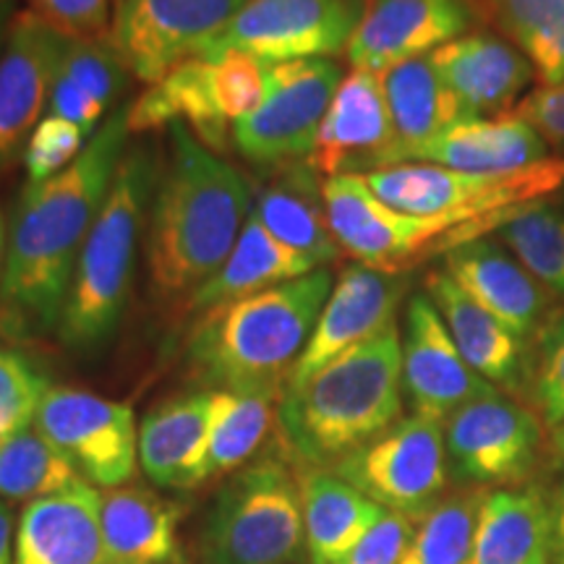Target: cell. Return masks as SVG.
I'll return each instance as SVG.
<instances>
[{
    "label": "cell",
    "mask_w": 564,
    "mask_h": 564,
    "mask_svg": "<svg viewBox=\"0 0 564 564\" xmlns=\"http://www.w3.org/2000/svg\"><path fill=\"white\" fill-rule=\"evenodd\" d=\"M66 47L68 37L34 11L13 17L0 55V173L32 137Z\"/></svg>",
    "instance_id": "obj_20"
},
{
    "label": "cell",
    "mask_w": 564,
    "mask_h": 564,
    "mask_svg": "<svg viewBox=\"0 0 564 564\" xmlns=\"http://www.w3.org/2000/svg\"><path fill=\"white\" fill-rule=\"evenodd\" d=\"M212 392L175 394L154 405L139 426V465L154 486L188 491L209 474Z\"/></svg>",
    "instance_id": "obj_23"
},
{
    "label": "cell",
    "mask_w": 564,
    "mask_h": 564,
    "mask_svg": "<svg viewBox=\"0 0 564 564\" xmlns=\"http://www.w3.org/2000/svg\"><path fill=\"white\" fill-rule=\"evenodd\" d=\"M47 382L19 352L0 348V426L9 432L32 423Z\"/></svg>",
    "instance_id": "obj_40"
},
{
    "label": "cell",
    "mask_w": 564,
    "mask_h": 564,
    "mask_svg": "<svg viewBox=\"0 0 564 564\" xmlns=\"http://www.w3.org/2000/svg\"><path fill=\"white\" fill-rule=\"evenodd\" d=\"M392 150L394 126L382 74L352 68L335 91L306 162L324 178L364 175L390 167Z\"/></svg>",
    "instance_id": "obj_18"
},
{
    "label": "cell",
    "mask_w": 564,
    "mask_h": 564,
    "mask_svg": "<svg viewBox=\"0 0 564 564\" xmlns=\"http://www.w3.org/2000/svg\"><path fill=\"white\" fill-rule=\"evenodd\" d=\"M366 11V0H249L196 58L228 51L262 63L329 58L348 51Z\"/></svg>",
    "instance_id": "obj_10"
},
{
    "label": "cell",
    "mask_w": 564,
    "mask_h": 564,
    "mask_svg": "<svg viewBox=\"0 0 564 564\" xmlns=\"http://www.w3.org/2000/svg\"><path fill=\"white\" fill-rule=\"evenodd\" d=\"M327 470L384 510L421 520L447 486L444 426L408 415Z\"/></svg>",
    "instance_id": "obj_12"
},
{
    "label": "cell",
    "mask_w": 564,
    "mask_h": 564,
    "mask_svg": "<svg viewBox=\"0 0 564 564\" xmlns=\"http://www.w3.org/2000/svg\"><path fill=\"white\" fill-rule=\"evenodd\" d=\"M478 17V0H373L345 53L352 68L384 74L470 34Z\"/></svg>",
    "instance_id": "obj_16"
},
{
    "label": "cell",
    "mask_w": 564,
    "mask_h": 564,
    "mask_svg": "<svg viewBox=\"0 0 564 564\" xmlns=\"http://www.w3.org/2000/svg\"><path fill=\"white\" fill-rule=\"evenodd\" d=\"M403 413V340L384 329L306 382L285 384L278 432L288 455L306 468H333L394 426Z\"/></svg>",
    "instance_id": "obj_3"
},
{
    "label": "cell",
    "mask_w": 564,
    "mask_h": 564,
    "mask_svg": "<svg viewBox=\"0 0 564 564\" xmlns=\"http://www.w3.org/2000/svg\"><path fill=\"white\" fill-rule=\"evenodd\" d=\"M549 160L546 141L514 112L468 118L436 133L408 162H426L463 173H514Z\"/></svg>",
    "instance_id": "obj_25"
},
{
    "label": "cell",
    "mask_w": 564,
    "mask_h": 564,
    "mask_svg": "<svg viewBox=\"0 0 564 564\" xmlns=\"http://www.w3.org/2000/svg\"><path fill=\"white\" fill-rule=\"evenodd\" d=\"M251 199V183L232 162L204 147L186 123H173L147 236L152 291L173 301L215 278L249 223Z\"/></svg>",
    "instance_id": "obj_2"
},
{
    "label": "cell",
    "mask_w": 564,
    "mask_h": 564,
    "mask_svg": "<svg viewBox=\"0 0 564 564\" xmlns=\"http://www.w3.org/2000/svg\"><path fill=\"white\" fill-rule=\"evenodd\" d=\"M154 181H160L158 165L144 147H133L123 154L100 217L84 241L63 303L58 333L68 348H100L121 324Z\"/></svg>",
    "instance_id": "obj_5"
},
{
    "label": "cell",
    "mask_w": 564,
    "mask_h": 564,
    "mask_svg": "<svg viewBox=\"0 0 564 564\" xmlns=\"http://www.w3.org/2000/svg\"><path fill=\"white\" fill-rule=\"evenodd\" d=\"M32 11L68 40H102L110 0H30Z\"/></svg>",
    "instance_id": "obj_41"
},
{
    "label": "cell",
    "mask_w": 564,
    "mask_h": 564,
    "mask_svg": "<svg viewBox=\"0 0 564 564\" xmlns=\"http://www.w3.org/2000/svg\"><path fill=\"white\" fill-rule=\"evenodd\" d=\"M322 194L340 251L373 270L400 272L429 253H447L455 246L478 241L486 232H497L489 223L457 215L419 217L392 209L358 173L333 175L322 183Z\"/></svg>",
    "instance_id": "obj_9"
},
{
    "label": "cell",
    "mask_w": 564,
    "mask_h": 564,
    "mask_svg": "<svg viewBox=\"0 0 564 564\" xmlns=\"http://www.w3.org/2000/svg\"><path fill=\"white\" fill-rule=\"evenodd\" d=\"M541 421L497 390L444 421L449 470L465 484H518L539 460Z\"/></svg>",
    "instance_id": "obj_14"
},
{
    "label": "cell",
    "mask_w": 564,
    "mask_h": 564,
    "mask_svg": "<svg viewBox=\"0 0 564 564\" xmlns=\"http://www.w3.org/2000/svg\"><path fill=\"white\" fill-rule=\"evenodd\" d=\"M554 449H556V453H560L562 457H564V423H560V426H556L554 429Z\"/></svg>",
    "instance_id": "obj_48"
},
{
    "label": "cell",
    "mask_w": 564,
    "mask_h": 564,
    "mask_svg": "<svg viewBox=\"0 0 564 564\" xmlns=\"http://www.w3.org/2000/svg\"><path fill=\"white\" fill-rule=\"evenodd\" d=\"M413 520L384 510L343 564H400L413 541Z\"/></svg>",
    "instance_id": "obj_42"
},
{
    "label": "cell",
    "mask_w": 564,
    "mask_h": 564,
    "mask_svg": "<svg viewBox=\"0 0 564 564\" xmlns=\"http://www.w3.org/2000/svg\"><path fill=\"white\" fill-rule=\"evenodd\" d=\"M426 295L442 314L465 364L489 384L514 390L523 371L520 337L470 299L444 270L429 274Z\"/></svg>",
    "instance_id": "obj_27"
},
{
    "label": "cell",
    "mask_w": 564,
    "mask_h": 564,
    "mask_svg": "<svg viewBox=\"0 0 564 564\" xmlns=\"http://www.w3.org/2000/svg\"><path fill=\"white\" fill-rule=\"evenodd\" d=\"M249 0H123L112 45L139 82L154 84L217 37Z\"/></svg>",
    "instance_id": "obj_15"
},
{
    "label": "cell",
    "mask_w": 564,
    "mask_h": 564,
    "mask_svg": "<svg viewBox=\"0 0 564 564\" xmlns=\"http://www.w3.org/2000/svg\"><path fill=\"white\" fill-rule=\"evenodd\" d=\"M512 112L523 118L546 141V147L564 150V79L552 87L541 84L539 89L528 91Z\"/></svg>",
    "instance_id": "obj_44"
},
{
    "label": "cell",
    "mask_w": 564,
    "mask_h": 564,
    "mask_svg": "<svg viewBox=\"0 0 564 564\" xmlns=\"http://www.w3.org/2000/svg\"><path fill=\"white\" fill-rule=\"evenodd\" d=\"M79 481L74 463L34 423L11 432L0 449V502L30 505Z\"/></svg>",
    "instance_id": "obj_35"
},
{
    "label": "cell",
    "mask_w": 564,
    "mask_h": 564,
    "mask_svg": "<svg viewBox=\"0 0 564 564\" xmlns=\"http://www.w3.org/2000/svg\"><path fill=\"white\" fill-rule=\"evenodd\" d=\"M369 188L408 215H457L502 228L518 212L564 186V158H549L514 173H463L426 162L364 173Z\"/></svg>",
    "instance_id": "obj_7"
},
{
    "label": "cell",
    "mask_w": 564,
    "mask_h": 564,
    "mask_svg": "<svg viewBox=\"0 0 564 564\" xmlns=\"http://www.w3.org/2000/svg\"><path fill=\"white\" fill-rule=\"evenodd\" d=\"M3 220H0V267H3Z\"/></svg>",
    "instance_id": "obj_49"
},
{
    "label": "cell",
    "mask_w": 564,
    "mask_h": 564,
    "mask_svg": "<svg viewBox=\"0 0 564 564\" xmlns=\"http://www.w3.org/2000/svg\"><path fill=\"white\" fill-rule=\"evenodd\" d=\"M442 270L520 340L539 329L554 301V295L533 280L502 243L491 238H478L449 249L444 253Z\"/></svg>",
    "instance_id": "obj_22"
},
{
    "label": "cell",
    "mask_w": 564,
    "mask_h": 564,
    "mask_svg": "<svg viewBox=\"0 0 564 564\" xmlns=\"http://www.w3.org/2000/svg\"><path fill=\"white\" fill-rule=\"evenodd\" d=\"M486 491H463L440 499L421 518L400 564H468Z\"/></svg>",
    "instance_id": "obj_38"
},
{
    "label": "cell",
    "mask_w": 564,
    "mask_h": 564,
    "mask_svg": "<svg viewBox=\"0 0 564 564\" xmlns=\"http://www.w3.org/2000/svg\"><path fill=\"white\" fill-rule=\"evenodd\" d=\"M442 82L460 100L465 118H499L518 108L535 79L533 63L510 40L470 32L432 53Z\"/></svg>",
    "instance_id": "obj_21"
},
{
    "label": "cell",
    "mask_w": 564,
    "mask_h": 564,
    "mask_svg": "<svg viewBox=\"0 0 564 564\" xmlns=\"http://www.w3.org/2000/svg\"><path fill=\"white\" fill-rule=\"evenodd\" d=\"M303 541L312 564H343L384 507L327 468H306L299 478Z\"/></svg>",
    "instance_id": "obj_29"
},
{
    "label": "cell",
    "mask_w": 564,
    "mask_h": 564,
    "mask_svg": "<svg viewBox=\"0 0 564 564\" xmlns=\"http://www.w3.org/2000/svg\"><path fill=\"white\" fill-rule=\"evenodd\" d=\"M533 392L546 426L556 429L564 423V319L546 329Z\"/></svg>",
    "instance_id": "obj_43"
},
{
    "label": "cell",
    "mask_w": 564,
    "mask_h": 564,
    "mask_svg": "<svg viewBox=\"0 0 564 564\" xmlns=\"http://www.w3.org/2000/svg\"><path fill=\"white\" fill-rule=\"evenodd\" d=\"M17 523L11 507L0 502V564H13V546H17Z\"/></svg>",
    "instance_id": "obj_45"
},
{
    "label": "cell",
    "mask_w": 564,
    "mask_h": 564,
    "mask_svg": "<svg viewBox=\"0 0 564 564\" xmlns=\"http://www.w3.org/2000/svg\"><path fill=\"white\" fill-rule=\"evenodd\" d=\"M89 137L76 123L66 118L45 116L34 126L32 137L24 147V167L30 183L51 181L63 171H68L82 152L87 150Z\"/></svg>",
    "instance_id": "obj_39"
},
{
    "label": "cell",
    "mask_w": 564,
    "mask_h": 564,
    "mask_svg": "<svg viewBox=\"0 0 564 564\" xmlns=\"http://www.w3.org/2000/svg\"><path fill=\"white\" fill-rule=\"evenodd\" d=\"M481 11L533 63L541 84L564 79V0H478Z\"/></svg>",
    "instance_id": "obj_36"
},
{
    "label": "cell",
    "mask_w": 564,
    "mask_h": 564,
    "mask_svg": "<svg viewBox=\"0 0 564 564\" xmlns=\"http://www.w3.org/2000/svg\"><path fill=\"white\" fill-rule=\"evenodd\" d=\"M9 429H6V426H0V449H3V444H6V440H9Z\"/></svg>",
    "instance_id": "obj_50"
},
{
    "label": "cell",
    "mask_w": 564,
    "mask_h": 564,
    "mask_svg": "<svg viewBox=\"0 0 564 564\" xmlns=\"http://www.w3.org/2000/svg\"><path fill=\"white\" fill-rule=\"evenodd\" d=\"M129 74L110 37L68 40L47 97V116L66 118L91 139L105 112L126 89Z\"/></svg>",
    "instance_id": "obj_32"
},
{
    "label": "cell",
    "mask_w": 564,
    "mask_h": 564,
    "mask_svg": "<svg viewBox=\"0 0 564 564\" xmlns=\"http://www.w3.org/2000/svg\"><path fill=\"white\" fill-rule=\"evenodd\" d=\"M278 392L217 390L209 413V474L238 470L259 453L272 423H278Z\"/></svg>",
    "instance_id": "obj_34"
},
{
    "label": "cell",
    "mask_w": 564,
    "mask_h": 564,
    "mask_svg": "<svg viewBox=\"0 0 564 564\" xmlns=\"http://www.w3.org/2000/svg\"><path fill=\"white\" fill-rule=\"evenodd\" d=\"M329 270L209 308L188 337V361L217 390L282 394L333 293Z\"/></svg>",
    "instance_id": "obj_4"
},
{
    "label": "cell",
    "mask_w": 564,
    "mask_h": 564,
    "mask_svg": "<svg viewBox=\"0 0 564 564\" xmlns=\"http://www.w3.org/2000/svg\"><path fill=\"white\" fill-rule=\"evenodd\" d=\"M267 89V63L228 51L215 58H183L129 105V131H158L186 121L212 152L228 144L236 126L259 108Z\"/></svg>",
    "instance_id": "obj_8"
},
{
    "label": "cell",
    "mask_w": 564,
    "mask_h": 564,
    "mask_svg": "<svg viewBox=\"0 0 564 564\" xmlns=\"http://www.w3.org/2000/svg\"><path fill=\"white\" fill-rule=\"evenodd\" d=\"M405 293L408 280L400 272L373 270L366 264L345 267L316 319L312 340L288 377V384L306 382L345 350L390 329Z\"/></svg>",
    "instance_id": "obj_19"
},
{
    "label": "cell",
    "mask_w": 564,
    "mask_h": 564,
    "mask_svg": "<svg viewBox=\"0 0 564 564\" xmlns=\"http://www.w3.org/2000/svg\"><path fill=\"white\" fill-rule=\"evenodd\" d=\"M387 105L394 126L390 167L408 165L419 147L457 121H468L453 89L442 82L432 55L405 61L382 74Z\"/></svg>",
    "instance_id": "obj_31"
},
{
    "label": "cell",
    "mask_w": 564,
    "mask_h": 564,
    "mask_svg": "<svg viewBox=\"0 0 564 564\" xmlns=\"http://www.w3.org/2000/svg\"><path fill=\"white\" fill-rule=\"evenodd\" d=\"M552 525H554V554L564 564V484L556 491L552 502Z\"/></svg>",
    "instance_id": "obj_46"
},
{
    "label": "cell",
    "mask_w": 564,
    "mask_h": 564,
    "mask_svg": "<svg viewBox=\"0 0 564 564\" xmlns=\"http://www.w3.org/2000/svg\"><path fill=\"white\" fill-rule=\"evenodd\" d=\"M97 486L79 481L30 502L17 523L13 564H105Z\"/></svg>",
    "instance_id": "obj_24"
},
{
    "label": "cell",
    "mask_w": 564,
    "mask_h": 564,
    "mask_svg": "<svg viewBox=\"0 0 564 564\" xmlns=\"http://www.w3.org/2000/svg\"><path fill=\"white\" fill-rule=\"evenodd\" d=\"M32 423L87 484L108 491L131 481L139 463V429L129 403L74 387H47Z\"/></svg>",
    "instance_id": "obj_13"
},
{
    "label": "cell",
    "mask_w": 564,
    "mask_h": 564,
    "mask_svg": "<svg viewBox=\"0 0 564 564\" xmlns=\"http://www.w3.org/2000/svg\"><path fill=\"white\" fill-rule=\"evenodd\" d=\"M303 544L299 481L285 463L267 457L217 494L199 535V564H288Z\"/></svg>",
    "instance_id": "obj_6"
},
{
    "label": "cell",
    "mask_w": 564,
    "mask_h": 564,
    "mask_svg": "<svg viewBox=\"0 0 564 564\" xmlns=\"http://www.w3.org/2000/svg\"><path fill=\"white\" fill-rule=\"evenodd\" d=\"M181 507L139 486L100 497L105 564H186L178 541Z\"/></svg>",
    "instance_id": "obj_26"
},
{
    "label": "cell",
    "mask_w": 564,
    "mask_h": 564,
    "mask_svg": "<svg viewBox=\"0 0 564 564\" xmlns=\"http://www.w3.org/2000/svg\"><path fill=\"white\" fill-rule=\"evenodd\" d=\"M497 238L533 280L554 299H564V215L560 209L544 202L531 204L507 220Z\"/></svg>",
    "instance_id": "obj_37"
},
{
    "label": "cell",
    "mask_w": 564,
    "mask_h": 564,
    "mask_svg": "<svg viewBox=\"0 0 564 564\" xmlns=\"http://www.w3.org/2000/svg\"><path fill=\"white\" fill-rule=\"evenodd\" d=\"M129 133V105H121L68 171L42 183L26 181L19 196L0 291L9 308L40 327H58L76 262L121 167Z\"/></svg>",
    "instance_id": "obj_1"
},
{
    "label": "cell",
    "mask_w": 564,
    "mask_h": 564,
    "mask_svg": "<svg viewBox=\"0 0 564 564\" xmlns=\"http://www.w3.org/2000/svg\"><path fill=\"white\" fill-rule=\"evenodd\" d=\"M253 215L280 243L316 264L340 259L343 251L329 228L319 175L306 160L280 167L278 178L257 196Z\"/></svg>",
    "instance_id": "obj_30"
},
{
    "label": "cell",
    "mask_w": 564,
    "mask_h": 564,
    "mask_svg": "<svg viewBox=\"0 0 564 564\" xmlns=\"http://www.w3.org/2000/svg\"><path fill=\"white\" fill-rule=\"evenodd\" d=\"M13 17H17V13H13V0H0V55H3L6 37H9Z\"/></svg>",
    "instance_id": "obj_47"
},
{
    "label": "cell",
    "mask_w": 564,
    "mask_h": 564,
    "mask_svg": "<svg viewBox=\"0 0 564 564\" xmlns=\"http://www.w3.org/2000/svg\"><path fill=\"white\" fill-rule=\"evenodd\" d=\"M494 392V384L465 364L447 324L426 293H415L405 308L403 394L413 415L442 423L463 405Z\"/></svg>",
    "instance_id": "obj_17"
},
{
    "label": "cell",
    "mask_w": 564,
    "mask_h": 564,
    "mask_svg": "<svg viewBox=\"0 0 564 564\" xmlns=\"http://www.w3.org/2000/svg\"><path fill=\"white\" fill-rule=\"evenodd\" d=\"M343 68L329 58L267 63L259 108L232 126V141L251 165L285 167L308 160Z\"/></svg>",
    "instance_id": "obj_11"
},
{
    "label": "cell",
    "mask_w": 564,
    "mask_h": 564,
    "mask_svg": "<svg viewBox=\"0 0 564 564\" xmlns=\"http://www.w3.org/2000/svg\"><path fill=\"white\" fill-rule=\"evenodd\" d=\"M319 270L314 259L288 249L280 243L257 215L243 225L241 236L232 246L230 257L217 270L215 278H209L204 285L188 299V306L196 312H209V308L223 306V303L243 299V295L267 291V288L282 285V282L299 280L303 274Z\"/></svg>",
    "instance_id": "obj_33"
},
{
    "label": "cell",
    "mask_w": 564,
    "mask_h": 564,
    "mask_svg": "<svg viewBox=\"0 0 564 564\" xmlns=\"http://www.w3.org/2000/svg\"><path fill=\"white\" fill-rule=\"evenodd\" d=\"M112 3H116V6H121V3H123V0H112Z\"/></svg>",
    "instance_id": "obj_51"
},
{
    "label": "cell",
    "mask_w": 564,
    "mask_h": 564,
    "mask_svg": "<svg viewBox=\"0 0 564 564\" xmlns=\"http://www.w3.org/2000/svg\"><path fill=\"white\" fill-rule=\"evenodd\" d=\"M552 505L535 489H491L468 564H552Z\"/></svg>",
    "instance_id": "obj_28"
}]
</instances>
